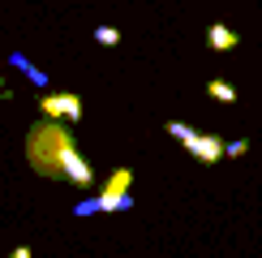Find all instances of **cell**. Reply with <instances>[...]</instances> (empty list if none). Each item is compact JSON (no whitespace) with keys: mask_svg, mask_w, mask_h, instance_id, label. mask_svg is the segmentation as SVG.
Returning a JSON list of instances; mask_svg holds the SVG:
<instances>
[{"mask_svg":"<svg viewBox=\"0 0 262 258\" xmlns=\"http://www.w3.org/2000/svg\"><path fill=\"white\" fill-rule=\"evenodd\" d=\"M73 129L69 125H60V121H48L43 116L39 125H30V134H26V159H30V168L39 172V177H48V181H64V159L73 155Z\"/></svg>","mask_w":262,"mask_h":258,"instance_id":"1","label":"cell"},{"mask_svg":"<svg viewBox=\"0 0 262 258\" xmlns=\"http://www.w3.org/2000/svg\"><path fill=\"white\" fill-rule=\"evenodd\" d=\"M134 168H116L112 177H107V185L99 193V215H112V211H129L134 207Z\"/></svg>","mask_w":262,"mask_h":258,"instance_id":"2","label":"cell"},{"mask_svg":"<svg viewBox=\"0 0 262 258\" xmlns=\"http://www.w3.org/2000/svg\"><path fill=\"white\" fill-rule=\"evenodd\" d=\"M39 112L48 121H82V95L73 91H56V95H39Z\"/></svg>","mask_w":262,"mask_h":258,"instance_id":"3","label":"cell"},{"mask_svg":"<svg viewBox=\"0 0 262 258\" xmlns=\"http://www.w3.org/2000/svg\"><path fill=\"white\" fill-rule=\"evenodd\" d=\"M224 146H228V142H224L220 134H198L185 150H189L198 164H220V159H224Z\"/></svg>","mask_w":262,"mask_h":258,"instance_id":"4","label":"cell"},{"mask_svg":"<svg viewBox=\"0 0 262 258\" xmlns=\"http://www.w3.org/2000/svg\"><path fill=\"white\" fill-rule=\"evenodd\" d=\"M64 181H69V185H95V168H91V159L82 155V150H73L69 159H64Z\"/></svg>","mask_w":262,"mask_h":258,"instance_id":"5","label":"cell"},{"mask_svg":"<svg viewBox=\"0 0 262 258\" xmlns=\"http://www.w3.org/2000/svg\"><path fill=\"white\" fill-rule=\"evenodd\" d=\"M206 48L211 52H236L241 48V35L232 26H224V22H215V26H206Z\"/></svg>","mask_w":262,"mask_h":258,"instance_id":"6","label":"cell"},{"mask_svg":"<svg viewBox=\"0 0 262 258\" xmlns=\"http://www.w3.org/2000/svg\"><path fill=\"white\" fill-rule=\"evenodd\" d=\"M206 95H211L215 103H236V86L224 82V78H211V82H206Z\"/></svg>","mask_w":262,"mask_h":258,"instance_id":"7","label":"cell"},{"mask_svg":"<svg viewBox=\"0 0 262 258\" xmlns=\"http://www.w3.org/2000/svg\"><path fill=\"white\" fill-rule=\"evenodd\" d=\"M9 60H13L17 69H21V73H26V78H30V82L39 86V91H48V73H43V69H35V64H30L26 56H21V52H13V56H9Z\"/></svg>","mask_w":262,"mask_h":258,"instance_id":"8","label":"cell"},{"mask_svg":"<svg viewBox=\"0 0 262 258\" xmlns=\"http://www.w3.org/2000/svg\"><path fill=\"white\" fill-rule=\"evenodd\" d=\"M163 129H168V134H172V138H177V142H181V146H189V142H193V138H198V129H193V125H185V121H168V125H163Z\"/></svg>","mask_w":262,"mask_h":258,"instance_id":"9","label":"cell"},{"mask_svg":"<svg viewBox=\"0 0 262 258\" xmlns=\"http://www.w3.org/2000/svg\"><path fill=\"white\" fill-rule=\"evenodd\" d=\"M95 43H99V48H116V43H121V30L116 26H95Z\"/></svg>","mask_w":262,"mask_h":258,"instance_id":"10","label":"cell"},{"mask_svg":"<svg viewBox=\"0 0 262 258\" xmlns=\"http://www.w3.org/2000/svg\"><path fill=\"white\" fill-rule=\"evenodd\" d=\"M224 155H232V159H241V155H249V138H232V142L224 146Z\"/></svg>","mask_w":262,"mask_h":258,"instance_id":"11","label":"cell"},{"mask_svg":"<svg viewBox=\"0 0 262 258\" xmlns=\"http://www.w3.org/2000/svg\"><path fill=\"white\" fill-rule=\"evenodd\" d=\"M73 215H78V220H86V215H99V198H82L78 207H73Z\"/></svg>","mask_w":262,"mask_h":258,"instance_id":"12","label":"cell"},{"mask_svg":"<svg viewBox=\"0 0 262 258\" xmlns=\"http://www.w3.org/2000/svg\"><path fill=\"white\" fill-rule=\"evenodd\" d=\"M9 258H35V250H30V245H17V250L9 254Z\"/></svg>","mask_w":262,"mask_h":258,"instance_id":"13","label":"cell"}]
</instances>
